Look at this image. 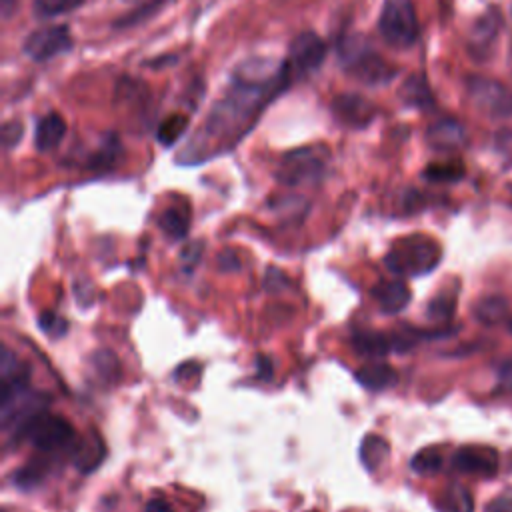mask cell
<instances>
[{
	"mask_svg": "<svg viewBox=\"0 0 512 512\" xmlns=\"http://www.w3.org/2000/svg\"><path fill=\"white\" fill-rule=\"evenodd\" d=\"M436 508L440 512H474V502L464 486L450 484L436 498Z\"/></svg>",
	"mask_w": 512,
	"mask_h": 512,
	"instance_id": "16",
	"label": "cell"
},
{
	"mask_svg": "<svg viewBox=\"0 0 512 512\" xmlns=\"http://www.w3.org/2000/svg\"><path fill=\"white\" fill-rule=\"evenodd\" d=\"M508 330H510V332H512V320H510V322H508Z\"/></svg>",
	"mask_w": 512,
	"mask_h": 512,
	"instance_id": "34",
	"label": "cell"
},
{
	"mask_svg": "<svg viewBox=\"0 0 512 512\" xmlns=\"http://www.w3.org/2000/svg\"><path fill=\"white\" fill-rule=\"evenodd\" d=\"M442 464H444V456H442L440 448H436V446L416 452L410 460V468L416 474H436L442 468Z\"/></svg>",
	"mask_w": 512,
	"mask_h": 512,
	"instance_id": "20",
	"label": "cell"
},
{
	"mask_svg": "<svg viewBox=\"0 0 512 512\" xmlns=\"http://www.w3.org/2000/svg\"><path fill=\"white\" fill-rule=\"evenodd\" d=\"M426 140L436 150H454L464 144L466 132L460 122H456L452 118H442L428 128Z\"/></svg>",
	"mask_w": 512,
	"mask_h": 512,
	"instance_id": "12",
	"label": "cell"
},
{
	"mask_svg": "<svg viewBox=\"0 0 512 512\" xmlns=\"http://www.w3.org/2000/svg\"><path fill=\"white\" fill-rule=\"evenodd\" d=\"M256 368H258V378L260 380H270L272 374H274V366H272V360L266 358V356H256Z\"/></svg>",
	"mask_w": 512,
	"mask_h": 512,
	"instance_id": "31",
	"label": "cell"
},
{
	"mask_svg": "<svg viewBox=\"0 0 512 512\" xmlns=\"http://www.w3.org/2000/svg\"><path fill=\"white\" fill-rule=\"evenodd\" d=\"M390 452V446L388 442L382 438V436H376V434H370L362 440V446H360V462L364 464V468L368 472H374L382 462L384 458L388 456Z\"/></svg>",
	"mask_w": 512,
	"mask_h": 512,
	"instance_id": "18",
	"label": "cell"
},
{
	"mask_svg": "<svg viewBox=\"0 0 512 512\" xmlns=\"http://www.w3.org/2000/svg\"><path fill=\"white\" fill-rule=\"evenodd\" d=\"M38 322H40V328H42L46 334L60 336V334L66 332V320L58 318L54 312H44Z\"/></svg>",
	"mask_w": 512,
	"mask_h": 512,
	"instance_id": "28",
	"label": "cell"
},
{
	"mask_svg": "<svg viewBox=\"0 0 512 512\" xmlns=\"http://www.w3.org/2000/svg\"><path fill=\"white\" fill-rule=\"evenodd\" d=\"M186 126H188V116H184V114H172V116L164 118V122H162L160 128H158L156 138H158L160 144L172 146V144L184 134Z\"/></svg>",
	"mask_w": 512,
	"mask_h": 512,
	"instance_id": "21",
	"label": "cell"
},
{
	"mask_svg": "<svg viewBox=\"0 0 512 512\" xmlns=\"http://www.w3.org/2000/svg\"><path fill=\"white\" fill-rule=\"evenodd\" d=\"M14 438H26L30 444L46 454L70 450L74 444V428L72 424L56 414H48L46 410L30 418L20 430L14 432Z\"/></svg>",
	"mask_w": 512,
	"mask_h": 512,
	"instance_id": "2",
	"label": "cell"
},
{
	"mask_svg": "<svg viewBox=\"0 0 512 512\" xmlns=\"http://www.w3.org/2000/svg\"><path fill=\"white\" fill-rule=\"evenodd\" d=\"M442 258V250L436 240L424 234H412L400 238L386 254L384 262L388 270L402 276H420L436 268Z\"/></svg>",
	"mask_w": 512,
	"mask_h": 512,
	"instance_id": "1",
	"label": "cell"
},
{
	"mask_svg": "<svg viewBox=\"0 0 512 512\" xmlns=\"http://www.w3.org/2000/svg\"><path fill=\"white\" fill-rule=\"evenodd\" d=\"M354 376L364 388L374 390V392L388 390L398 382L396 370L386 362H368V364L360 366Z\"/></svg>",
	"mask_w": 512,
	"mask_h": 512,
	"instance_id": "14",
	"label": "cell"
},
{
	"mask_svg": "<svg viewBox=\"0 0 512 512\" xmlns=\"http://www.w3.org/2000/svg\"><path fill=\"white\" fill-rule=\"evenodd\" d=\"M352 348L368 358H384L388 352H394L392 334L376 330H358L352 336Z\"/></svg>",
	"mask_w": 512,
	"mask_h": 512,
	"instance_id": "13",
	"label": "cell"
},
{
	"mask_svg": "<svg viewBox=\"0 0 512 512\" xmlns=\"http://www.w3.org/2000/svg\"><path fill=\"white\" fill-rule=\"evenodd\" d=\"M66 134V124L58 114H46L38 120L36 124V134H34V144L40 152H48L60 144V140Z\"/></svg>",
	"mask_w": 512,
	"mask_h": 512,
	"instance_id": "15",
	"label": "cell"
},
{
	"mask_svg": "<svg viewBox=\"0 0 512 512\" xmlns=\"http://www.w3.org/2000/svg\"><path fill=\"white\" fill-rule=\"evenodd\" d=\"M452 466L464 474L494 476L498 470V452L492 446L466 444L454 452Z\"/></svg>",
	"mask_w": 512,
	"mask_h": 512,
	"instance_id": "9",
	"label": "cell"
},
{
	"mask_svg": "<svg viewBox=\"0 0 512 512\" xmlns=\"http://www.w3.org/2000/svg\"><path fill=\"white\" fill-rule=\"evenodd\" d=\"M72 46V36L68 26H50L32 32L24 40V54L34 62H46Z\"/></svg>",
	"mask_w": 512,
	"mask_h": 512,
	"instance_id": "7",
	"label": "cell"
},
{
	"mask_svg": "<svg viewBox=\"0 0 512 512\" xmlns=\"http://www.w3.org/2000/svg\"><path fill=\"white\" fill-rule=\"evenodd\" d=\"M374 106L358 94H342L334 100V116L354 128L366 126L374 118Z\"/></svg>",
	"mask_w": 512,
	"mask_h": 512,
	"instance_id": "10",
	"label": "cell"
},
{
	"mask_svg": "<svg viewBox=\"0 0 512 512\" xmlns=\"http://www.w3.org/2000/svg\"><path fill=\"white\" fill-rule=\"evenodd\" d=\"M468 94L472 104L488 118H512V90L502 82L474 76L468 80Z\"/></svg>",
	"mask_w": 512,
	"mask_h": 512,
	"instance_id": "4",
	"label": "cell"
},
{
	"mask_svg": "<svg viewBox=\"0 0 512 512\" xmlns=\"http://www.w3.org/2000/svg\"><path fill=\"white\" fill-rule=\"evenodd\" d=\"M498 388L512 390V358L498 366Z\"/></svg>",
	"mask_w": 512,
	"mask_h": 512,
	"instance_id": "29",
	"label": "cell"
},
{
	"mask_svg": "<svg viewBox=\"0 0 512 512\" xmlns=\"http://www.w3.org/2000/svg\"><path fill=\"white\" fill-rule=\"evenodd\" d=\"M94 366L104 378H112L118 374V360L110 350H98L94 354Z\"/></svg>",
	"mask_w": 512,
	"mask_h": 512,
	"instance_id": "27",
	"label": "cell"
},
{
	"mask_svg": "<svg viewBox=\"0 0 512 512\" xmlns=\"http://www.w3.org/2000/svg\"><path fill=\"white\" fill-rule=\"evenodd\" d=\"M454 308H456V296H454L452 292H442V294H436V296L428 302L426 314H428V318L442 322V320L452 318Z\"/></svg>",
	"mask_w": 512,
	"mask_h": 512,
	"instance_id": "22",
	"label": "cell"
},
{
	"mask_svg": "<svg viewBox=\"0 0 512 512\" xmlns=\"http://www.w3.org/2000/svg\"><path fill=\"white\" fill-rule=\"evenodd\" d=\"M322 148L310 146L290 152L278 170V178L288 186H298L306 182H316L324 170L326 156H322Z\"/></svg>",
	"mask_w": 512,
	"mask_h": 512,
	"instance_id": "6",
	"label": "cell"
},
{
	"mask_svg": "<svg viewBox=\"0 0 512 512\" xmlns=\"http://www.w3.org/2000/svg\"><path fill=\"white\" fill-rule=\"evenodd\" d=\"M44 474H46V466H42V464H28V466H24V468H20V470L16 472L14 480L18 482V486L30 488V486L40 484V480L44 478Z\"/></svg>",
	"mask_w": 512,
	"mask_h": 512,
	"instance_id": "25",
	"label": "cell"
},
{
	"mask_svg": "<svg viewBox=\"0 0 512 512\" xmlns=\"http://www.w3.org/2000/svg\"><path fill=\"white\" fill-rule=\"evenodd\" d=\"M130 2H142V0H130Z\"/></svg>",
	"mask_w": 512,
	"mask_h": 512,
	"instance_id": "35",
	"label": "cell"
},
{
	"mask_svg": "<svg viewBox=\"0 0 512 512\" xmlns=\"http://www.w3.org/2000/svg\"><path fill=\"white\" fill-rule=\"evenodd\" d=\"M508 312V304L504 298L500 296H484L476 302L474 306V314L480 322L484 324H496L500 322Z\"/></svg>",
	"mask_w": 512,
	"mask_h": 512,
	"instance_id": "19",
	"label": "cell"
},
{
	"mask_svg": "<svg viewBox=\"0 0 512 512\" xmlns=\"http://www.w3.org/2000/svg\"><path fill=\"white\" fill-rule=\"evenodd\" d=\"M326 58V44L314 32H300L290 44L288 70L294 74H310L314 72Z\"/></svg>",
	"mask_w": 512,
	"mask_h": 512,
	"instance_id": "8",
	"label": "cell"
},
{
	"mask_svg": "<svg viewBox=\"0 0 512 512\" xmlns=\"http://www.w3.org/2000/svg\"><path fill=\"white\" fill-rule=\"evenodd\" d=\"M404 98L408 100V102H412V104H424L426 100H430V92H428V88H426V82L422 80V78H416V76H412L408 82H406V86H404Z\"/></svg>",
	"mask_w": 512,
	"mask_h": 512,
	"instance_id": "26",
	"label": "cell"
},
{
	"mask_svg": "<svg viewBox=\"0 0 512 512\" xmlns=\"http://www.w3.org/2000/svg\"><path fill=\"white\" fill-rule=\"evenodd\" d=\"M20 136H22V126H20V124H14V122H10V124H4V130H2V138H4V144H6V146H12V144H16V142L20 140Z\"/></svg>",
	"mask_w": 512,
	"mask_h": 512,
	"instance_id": "30",
	"label": "cell"
},
{
	"mask_svg": "<svg viewBox=\"0 0 512 512\" xmlns=\"http://www.w3.org/2000/svg\"><path fill=\"white\" fill-rule=\"evenodd\" d=\"M378 30L386 44L410 48L418 38V18L412 0H386L380 10Z\"/></svg>",
	"mask_w": 512,
	"mask_h": 512,
	"instance_id": "3",
	"label": "cell"
},
{
	"mask_svg": "<svg viewBox=\"0 0 512 512\" xmlns=\"http://www.w3.org/2000/svg\"><path fill=\"white\" fill-rule=\"evenodd\" d=\"M464 176V168L458 162H442V164H430L424 170V178L432 182H456Z\"/></svg>",
	"mask_w": 512,
	"mask_h": 512,
	"instance_id": "23",
	"label": "cell"
},
{
	"mask_svg": "<svg viewBox=\"0 0 512 512\" xmlns=\"http://www.w3.org/2000/svg\"><path fill=\"white\" fill-rule=\"evenodd\" d=\"M342 62L352 76L368 84L386 82L390 76H394V68H390L386 60L370 50V46L356 44L352 38L342 46Z\"/></svg>",
	"mask_w": 512,
	"mask_h": 512,
	"instance_id": "5",
	"label": "cell"
},
{
	"mask_svg": "<svg viewBox=\"0 0 512 512\" xmlns=\"http://www.w3.org/2000/svg\"><path fill=\"white\" fill-rule=\"evenodd\" d=\"M372 296H374V300L378 302V306L384 314H396V312H400L408 306L410 288L402 278L384 280V282L374 286Z\"/></svg>",
	"mask_w": 512,
	"mask_h": 512,
	"instance_id": "11",
	"label": "cell"
},
{
	"mask_svg": "<svg viewBox=\"0 0 512 512\" xmlns=\"http://www.w3.org/2000/svg\"><path fill=\"white\" fill-rule=\"evenodd\" d=\"M160 228L164 234L172 240H180L186 236L188 226H190V212L186 206H170L166 208L160 218H158Z\"/></svg>",
	"mask_w": 512,
	"mask_h": 512,
	"instance_id": "17",
	"label": "cell"
},
{
	"mask_svg": "<svg viewBox=\"0 0 512 512\" xmlns=\"http://www.w3.org/2000/svg\"><path fill=\"white\" fill-rule=\"evenodd\" d=\"M218 264H220L222 270H236L240 266V260H238V256L232 250H224L218 256Z\"/></svg>",
	"mask_w": 512,
	"mask_h": 512,
	"instance_id": "32",
	"label": "cell"
},
{
	"mask_svg": "<svg viewBox=\"0 0 512 512\" xmlns=\"http://www.w3.org/2000/svg\"><path fill=\"white\" fill-rule=\"evenodd\" d=\"M144 512H174V510H172V506H170L166 500L152 498V500H148Z\"/></svg>",
	"mask_w": 512,
	"mask_h": 512,
	"instance_id": "33",
	"label": "cell"
},
{
	"mask_svg": "<svg viewBox=\"0 0 512 512\" xmlns=\"http://www.w3.org/2000/svg\"><path fill=\"white\" fill-rule=\"evenodd\" d=\"M84 0H36L34 2V12L40 18H52L58 14H66L82 6Z\"/></svg>",
	"mask_w": 512,
	"mask_h": 512,
	"instance_id": "24",
	"label": "cell"
}]
</instances>
